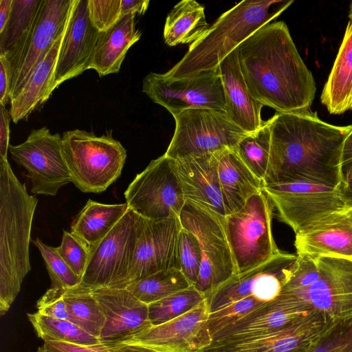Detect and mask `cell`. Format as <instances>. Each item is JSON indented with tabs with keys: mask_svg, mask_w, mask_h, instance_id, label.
Segmentation results:
<instances>
[{
	"mask_svg": "<svg viewBox=\"0 0 352 352\" xmlns=\"http://www.w3.org/2000/svg\"><path fill=\"white\" fill-rule=\"evenodd\" d=\"M293 0H244L223 13L169 71L168 77H191L219 63L256 30L271 23Z\"/></svg>",
	"mask_w": 352,
	"mask_h": 352,
	"instance_id": "obj_4",
	"label": "cell"
},
{
	"mask_svg": "<svg viewBox=\"0 0 352 352\" xmlns=\"http://www.w3.org/2000/svg\"><path fill=\"white\" fill-rule=\"evenodd\" d=\"M58 254L80 279L85 271L90 256V248L72 232L64 230Z\"/></svg>",
	"mask_w": 352,
	"mask_h": 352,
	"instance_id": "obj_40",
	"label": "cell"
},
{
	"mask_svg": "<svg viewBox=\"0 0 352 352\" xmlns=\"http://www.w3.org/2000/svg\"><path fill=\"white\" fill-rule=\"evenodd\" d=\"M11 119L10 111L6 108V106L0 104V157L7 158L10 146V122Z\"/></svg>",
	"mask_w": 352,
	"mask_h": 352,
	"instance_id": "obj_45",
	"label": "cell"
},
{
	"mask_svg": "<svg viewBox=\"0 0 352 352\" xmlns=\"http://www.w3.org/2000/svg\"><path fill=\"white\" fill-rule=\"evenodd\" d=\"M352 184V160L342 166V188Z\"/></svg>",
	"mask_w": 352,
	"mask_h": 352,
	"instance_id": "obj_51",
	"label": "cell"
},
{
	"mask_svg": "<svg viewBox=\"0 0 352 352\" xmlns=\"http://www.w3.org/2000/svg\"><path fill=\"white\" fill-rule=\"evenodd\" d=\"M217 153L172 159V162L186 201L225 217Z\"/></svg>",
	"mask_w": 352,
	"mask_h": 352,
	"instance_id": "obj_21",
	"label": "cell"
},
{
	"mask_svg": "<svg viewBox=\"0 0 352 352\" xmlns=\"http://www.w3.org/2000/svg\"><path fill=\"white\" fill-rule=\"evenodd\" d=\"M279 219L295 233L331 213L344 210L341 188L305 181L263 186Z\"/></svg>",
	"mask_w": 352,
	"mask_h": 352,
	"instance_id": "obj_12",
	"label": "cell"
},
{
	"mask_svg": "<svg viewBox=\"0 0 352 352\" xmlns=\"http://www.w3.org/2000/svg\"><path fill=\"white\" fill-rule=\"evenodd\" d=\"M100 34L89 20L87 0H74L59 50L51 94L65 81L89 69Z\"/></svg>",
	"mask_w": 352,
	"mask_h": 352,
	"instance_id": "obj_19",
	"label": "cell"
},
{
	"mask_svg": "<svg viewBox=\"0 0 352 352\" xmlns=\"http://www.w3.org/2000/svg\"><path fill=\"white\" fill-rule=\"evenodd\" d=\"M13 160L28 171L34 195L55 196L72 177L62 154V136L45 127L32 129L25 142L10 145Z\"/></svg>",
	"mask_w": 352,
	"mask_h": 352,
	"instance_id": "obj_14",
	"label": "cell"
},
{
	"mask_svg": "<svg viewBox=\"0 0 352 352\" xmlns=\"http://www.w3.org/2000/svg\"><path fill=\"white\" fill-rule=\"evenodd\" d=\"M126 203L104 204L88 199L71 225V232L89 248L101 241L128 210Z\"/></svg>",
	"mask_w": 352,
	"mask_h": 352,
	"instance_id": "obj_30",
	"label": "cell"
},
{
	"mask_svg": "<svg viewBox=\"0 0 352 352\" xmlns=\"http://www.w3.org/2000/svg\"><path fill=\"white\" fill-rule=\"evenodd\" d=\"M142 91L173 116L188 109L226 110L225 93L217 69L180 78L150 72L142 80Z\"/></svg>",
	"mask_w": 352,
	"mask_h": 352,
	"instance_id": "obj_13",
	"label": "cell"
},
{
	"mask_svg": "<svg viewBox=\"0 0 352 352\" xmlns=\"http://www.w3.org/2000/svg\"><path fill=\"white\" fill-rule=\"evenodd\" d=\"M182 228L179 217L146 220L122 288L159 271L180 270L178 239Z\"/></svg>",
	"mask_w": 352,
	"mask_h": 352,
	"instance_id": "obj_17",
	"label": "cell"
},
{
	"mask_svg": "<svg viewBox=\"0 0 352 352\" xmlns=\"http://www.w3.org/2000/svg\"><path fill=\"white\" fill-rule=\"evenodd\" d=\"M63 297L70 321L98 339L105 318L91 289L81 285L65 289Z\"/></svg>",
	"mask_w": 352,
	"mask_h": 352,
	"instance_id": "obj_32",
	"label": "cell"
},
{
	"mask_svg": "<svg viewBox=\"0 0 352 352\" xmlns=\"http://www.w3.org/2000/svg\"><path fill=\"white\" fill-rule=\"evenodd\" d=\"M237 54L245 83L257 101L280 113L309 111L314 78L285 22L259 28L237 47Z\"/></svg>",
	"mask_w": 352,
	"mask_h": 352,
	"instance_id": "obj_2",
	"label": "cell"
},
{
	"mask_svg": "<svg viewBox=\"0 0 352 352\" xmlns=\"http://www.w3.org/2000/svg\"><path fill=\"white\" fill-rule=\"evenodd\" d=\"M135 16L124 15L111 28L100 32L89 69H94L100 77L120 71L128 50L141 37Z\"/></svg>",
	"mask_w": 352,
	"mask_h": 352,
	"instance_id": "obj_27",
	"label": "cell"
},
{
	"mask_svg": "<svg viewBox=\"0 0 352 352\" xmlns=\"http://www.w3.org/2000/svg\"><path fill=\"white\" fill-rule=\"evenodd\" d=\"M225 217L190 201H186L179 214L182 226L192 232L200 245L202 260L194 286L206 298L236 274Z\"/></svg>",
	"mask_w": 352,
	"mask_h": 352,
	"instance_id": "obj_8",
	"label": "cell"
},
{
	"mask_svg": "<svg viewBox=\"0 0 352 352\" xmlns=\"http://www.w3.org/2000/svg\"><path fill=\"white\" fill-rule=\"evenodd\" d=\"M271 135L268 122L257 131L243 137L234 151L246 166L261 181L268 168Z\"/></svg>",
	"mask_w": 352,
	"mask_h": 352,
	"instance_id": "obj_35",
	"label": "cell"
},
{
	"mask_svg": "<svg viewBox=\"0 0 352 352\" xmlns=\"http://www.w3.org/2000/svg\"><path fill=\"white\" fill-rule=\"evenodd\" d=\"M320 274L310 284L281 290L272 302L293 311L318 312L336 320L352 318V260L320 256Z\"/></svg>",
	"mask_w": 352,
	"mask_h": 352,
	"instance_id": "obj_6",
	"label": "cell"
},
{
	"mask_svg": "<svg viewBox=\"0 0 352 352\" xmlns=\"http://www.w3.org/2000/svg\"><path fill=\"white\" fill-rule=\"evenodd\" d=\"M146 223V219L129 208L111 231L90 248L88 263L79 285L122 288Z\"/></svg>",
	"mask_w": 352,
	"mask_h": 352,
	"instance_id": "obj_9",
	"label": "cell"
},
{
	"mask_svg": "<svg viewBox=\"0 0 352 352\" xmlns=\"http://www.w3.org/2000/svg\"><path fill=\"white\" fill-rule=\"evenodd\" d=\"M267 122L271 145L264 185L305 181L342 188V153L351 125L328 124L310 111L277 112Z\"/></svg>",
	"mask_w": 352,
	"mask_h": 352,
	"instance_id": "obj_1",
	"label": "cell"
},
{
	"mask_svg": "<svg viewBox=\"0 0 352 352\" xmlns=\"http://www.w3.org/2000/svg\"><path fill=\"white\" fill-rule=\"evenodd\" d=\"M74 0H43L33 32L10 76V100L66 28Z\"/></svg>",
	"mask_w": 352,
	"mask_h": 352,
	"instance_id": "obj_18",
	"label": "cell"
},
{
	"mask_svg": "<svg viewBox=\"0 0 352 352\" xmlns=\"http://www.w3.org/2000/svg\"><path fill=\"white\" fill-rule=\"evenodd\" d=\"M43 0H13L11 14L0 32V56L5 59L9 79L36 23Z\"/></svg>",
	"mask_w": 352,
	"mask_h": 352,
	"instance_id": "obj_28",
	"label": "cell"
},
{
	"mask_svg": "<svg viewBox=\"0 0 352 352\" xmlns=\"http://www.w3.org/2000/svg\"><path fill=\"white\" fill-rule=\"evenodd\" d=\"M118 352H176L170 351H161L139 345H120L115 346Z\"/></svg>",
	"mask_w": 352,
	"mask_h": 352,
	"instance_id": "obj_50",
	"label": "cell"
},
{
	"mask_svg": "<svg viewBox=\"0 0 352 352\" xmlns=\"http://www.w3.org/2000/svg\"><path fill=\"white\" fill-rule=\"evenodd\" d=\"M217 71L224 89L225 112L228 118L247 133L259 129L264 124L261 119L263 105L252 96L245 83L237 48L219 63Z\"/></svg>",
	"mask_w": 352,
	"mask_h": 352,
	"instance_id": "obj_23",
	"label": "cell"
},
{
	"mask_svg": "<svg viewBox=\"0 0 352 352\" xmlns=\"http://www.w3.org/2000/svg\"><path fill=\"white\" fill-rule=\"evenodd\" d=\"M124 197L129 208L149 221L179 217L186 203L172 159L165 154L135 176Z\"/></svg>",
	"mask_w": 352,
	"mask_h": 352,
	"instance_id": "obj_11",
	"label": "cell"
},
{
	"mask_svg": "<svg viewBox=\"0 0 352 352\" xmlns=\"http://www.w3.org/2000/svg\"><path fill=\"white\" fill-rule=\"evenodd\" d=\"M204 7L195 0H183L177 3L168 14L164 40L168 46L192 44L208 30Z\"/></svg>",
	"mask_w": 352,
	"mask_h": 352,
	"instance_id": "obj_31",
	"label": "cell"
},
{
	"mask_svg": "<svg viewBox=\"0 0 352 352\" xmlns=\"http://www.w3.org/2000/svg\"><path fill=\"white\" fill-rule=\"evenodd\" d=\"M67 25L24 85L10 99L9 111L14 124L28 118L36 108L52 95L50 88Z\"/></svg>",
	"mask_w": 352,
	"mask_h": 352,
	"instance_id": "obj_26",
	"label": "cell"
},
{
	"mask_svg": "<svg viewBox=\"0 0 352 352\" xmlns=\"http://www.w3.org/2000/svg\"><path fill=\"white\" fill-rule=\"evenodd\" d=\"M206 300L187 313L165 323L151 326L114 346L139 345L176 352H201L212 337Z\"/></svg>",
	"mask_w": 352,
	"mask_h": 352,
	"instance_id": "obj_15",
	"label": "cell"
},
{
	"mask_svg": "<svg viewBox=\"0 0 352 352\" xmlns=\"http://www.w3.org/2000/svg\"><path fill=\"white\" fill-rule=\"evenodd\" d=\"M309 352H352V318L340 321Z\"/></svg>",
	"mask_w": 352,
	"mask_h": 352,
	"instance_id": "obj_42",
	"label": "cell"
},
{
	"mask_svg": "<svg viewBox=\"0 0 352 352\" xmlns=\"http://www.w3.org/2000/svg\"><path fill=\"white\" fill-rule=\"evenodd\" d=\"M352 160V125L348 132L342 148V166Z\"/></svg>",
	"mask_w": 352,
	"mask_h": 352,
	"instance_id": "obj_49",
	"label": "cell"
},
{
	"mask_svg": "<svg viewBox=\"0 0 352 352\" xmlns=\"http://www.w3.org/2000/svg\"><path fill=\"white\" fill-rule=\"evenodd\" d=\"M214 352H217V351H214Z\"/></svg>",
	"mask_w": 352,
	"mask_h": 352,
	"instance_id": "obj_54",
	"label": "cell"
},
{
	"mask_svg": "<svg viewBox=\"0 0 352 352\" xmlns=\"http://www.w3.org/2000/svg\"><path fill=\"white\" fill-rule=\"evenodd\" d=\"M150 1L148 0H121L122 16L132 14H144L146 11Z\"/></svg>",
	"mask_w": 352,
	"mask_h": 352,
	"instance_id": "obj_47",
	"label": "cell"
},
{
	"mask_svg": "<svg viewBox=\"0 0 352 352\" xmlns=\"http://www.w3.org/2000/svg\"><path fill=\"white\" fill-rule=\"evenodd\" d=\"M320 100L331 114L352 109V20L347 24Z\"/></svg>",
	"mask_w": 352,
	"mask_h": 352,
	"instance_id": "obj_29",
	"label": "cell"
},
{
	"mask_svg": "<svg viewBox=\"0 0 352 352\" xmlns=\"http://www.w3.org/2000/svg\"><path fill=\"white\" fill-rule=\"evenodd\" d=\"M90 289L104 315V324L98 338L101 343L118 345L152 326L148 305L140 301L126 288Z\"/></svg>",
	"mask_w": 352,
	"mask_h": 352,
	"instance_id": "obj_20",
	"label": "cell"
},
{
	"mask_svg": "<svg viewBox=\"0 0 352 352\" xmlns=\"http://www.w3.org/2000/svg\"><path fill=\"white\" fill-rule=\"evenodd\" d=\"M44 260L52 287L68 289L80 284L81 279L58 254L56 248L44 243L38 238L32 240Z\"/></svg>",
	"mask_w": 352,
	"mask_h": 352,
	"instance_id": "obj_37",
	"label": "cell"
},
{
	"mask_svg": "<svg viewBox=\"0 0 352 352\" xmlns=\"http://www.w3.org/2000/svg\"><path fill=\"white\" fill-rule=\"evenodd\" d=\"M340 322L315 312L264 335L201 352H309Z\"/></svg>",
	"mask_w": 352,
	"mask_h": 352,
	"instance_id": "obj_16",
	"label": "cell"
},
{
	"mask_svg": "<svg viewBox=\"0 0 352 352\" xmlns=\"http://www.w3.org/2000/svg\"><path fill=\"white\" fill-rule=\"evenodd\" d=\"M65 289L50 287L36 302L37 312L52 318L70 321L64 300Z\"/></svg>",
	"mask_w": 352,
	"mask_h": 352,
	"instance_id": "obj_43",
	"label": "cell"
},
{
	"mask_svg": "<svg viewBox=\"0 0 352 352\" xmlns=\"http://www.w3.org/2000/svg\"><path fill=\"white\" fill-rule=\"evenodd\" d=\"M191 285L180 270L170 269L135 280L125 288L140 301L148 305Z\"/></svg>",
	"mask_w": 352,
	"mask_h": 352,
	"instance_id": "obj_33",
	"label": "cell"
},
{
	"mask_svg": "<svg viewBox=\"0 0 352 352\" xmlns=\"http://www.w3.org/2000/svg\"><path fill=\"white\" fill-rule=\"evenodd\" d=\"M10 100V79L5 59L0 57V104L6 106Z\"/></svg>",
	"mask_w": 352,
	"mask_h": 352,
	"instance_id": "obj_46",
	"label": "cell"
},
{
	"mask_svg": "<svg viewBox=\"0 0 352 352\" xmlns=\"http://www.w3.org/2000/svg\"><path fill=\"white\" fill-rule=\"evenodd\" d=\"M265 303L267 302L261 301L253 295H250L214 312L210 313L208 327L211 337L221 329Z\"/></svg>",
	"mask_w": 352,
	"mask_h": 352,
	"instance_id": "obj_39",
	"label": "cell"
},
{
	"mask_svg": "<svg viewBox=\"0 0 352 352\" xmlns=\"http://www.w3.org/2000/svg\"><path fill=\"white\" fill-rule=\"evenodd\" d=\"M37 352H118L112 344L99 343L93 345H82L66 342L45 341Z\"/></svg>",
	"mask_w": 352,
	"mask_h": 352,
	"instance_id": "obj_44",
	"label": "cell"
},
{
	"mask_svg": "<svg viewBox=\"0 0 352 352\" xmlns=\"http://www.w3.org/2000/svg\"><path fill=\"white\" fill-rule=\"evenodd\" d=\"M62 154L72 182L83 192L100 193L121 175L126 151L109 132L97 136L74 129L62 135Z\"/></svg>",
	"mask_w": 352,
	"mask_h": 352,
	"instance_id": "obj_5",
	"label": "cell"
},
{
	"mask_svg": "<svg viewBox=\"0 0 352 352\" xmlns=\"http://www.w3.org/2000/svg\"><path fill=\"white\" fill-rule=\"evenodd\" d=\"M38 199L28 192L8 158L0 157V314L4 315L30 271L29 246Z\"/></svg>",
	"mask_w": 352,
	"mask_h": 352,
	"instance_id": "obj_3",
	"label": "cell"
},
{
	"mask_svg": "<svg viewBox=\"0 0 352 352\" xmlns=\"http://www.w3.org/2000/svg\"><path fill=\"white\" fill-rule=\"evenodd\" d=\"M37 336L45 341L66 342L82 345H93L100 343L93 335L74 322L45 316L38 312L28 314Z\"/></svg>",
	"mask_w": 352,
	"mask_h": 352,
	"instance_id": "obj_34",
	"label": "cell"
},
{
	"mask_svg": "<svg viewBox=\"0 0 352 352\" xmlns=\"http://www.w3.org/2000/svg\"><path fill=\"white\" fill-rule=\"evenodd\" d=\"M13 0H0V32L7 25L12 12Z\"/></svg>",
	"mask_w": 352,
	"mask_h": 352,
	"instance_id": "obj_48",
	"label": "cell"
},
{
	"mask_svg": "<svg viewBox=\"0 0 352 352\" xmlns=\"http://www.w3.org/2000/svg\"><path fill=\"white\" fill-rule=\"evenodd\" d=\"M180 270L192 285H195L201 264V251L196 236L182 228L178 239Z\"/></svg>",
	"mask_w": 352,
	"mask_h": 352,
	"instance_id": "obj_38",
	"label": "cell"
},
{
	"mask_svg": "<svg viewBox=\"0 0 352 352\" xmlns=\"http://www.w3.org/2000/svg\"><path fill=\"white\" fill-rule=\"evenodd\" d=\"M218 174L226 216L241 210L263 182L242 162L234 149L217 152Z\"/></svg>",
	"mask_w": 352,
	"mask_h": 352,
	"instance_id": "obj_25",
	"label": "cell"
},
{
	"mask_svg": "<svg viewBox=\"0 0 352 352\" xmlns=\"http://www.w3.org/2000/svg\"><path fill=\"white\" fill-rule=\"evenodd\" d=\"M349 17L350 20H352V3H351V6H350Z\"/></svg>",
	"mask_w": 352,
	"mask_h": 352,
	"instance_id": "obj_53",
	"label": "cell"
},
{
	"mask_svg": "<svg viewBox=\"0 0 352 352\" xmlns=\"http://www.w3.org/2000/svg\"><path fill=\"white\" fill-rule=\"evenodd\" d=\"M173 118L175 129L164 153L173 160L234 149L247 134L223 111L188 109Z\"/></svg>",
	"mask_w": 352,
	"mask_h": 352,
	"instance_id": "obj_10",
	"label": "cell"
},
{
	"mask_svg": "<svg viewBox=\"0 0 352 352\" xmlns=\"http://www.w3.org/2000/svg\"><path fill=\"white\" fill-rule=\"evenodd\" d=\"M91 24L100 32L113 26L122 17L121 0H87Z\"/></svg>",
	"mask_w": 352,
	"mask_h": 352,
	"instance_id": "obj_41",
	"label": "cell"
},
{
	"mask_svg": "<svg viewBox=\"0 0 352 352\" xmlns=\"http://www.w3.org/2000/svg\"><path fill=\"white\" fill-rule=\"evenodd\" d=\"M312 313L280 309L272 302H267L214 334L207 348L258 337L285 327Z\"/></svg>",
	"mask_w": 352,
	"mask_h": 352,
	"instance_id": "obj_24",
	"label": "cell"
},
{
	"mask_svg": "<svg viewBox=\"0 0 352 352\" xmlns=\"http://www.w3.org/2000/svg\"><path fill=\"white\" fill-rule=\"evenodd\" d=\"M272 204L261 190L239 211L225 217L236 274L263 264L280 252L272 234Z\"/></svg>",
	"mask_w": 352,
	"mask_h": 352,
	"instance_id": "obj_7",
	"label": "cell"
},
{
	"mask_svg": "<svg viewBox=\"0 0 352 352\" xmlns=\"http://www.w3.org/2000/svg\"><path fill=\"white\" fill-rule=\"evenodd\" d=\"M295 234L296 254L352 260V208L327 215Z\"/></svg>",
	"mask_w": 352,
	"mask_h": 352,
	"instance_id": "obj_22",
	"label": "cell"
},
{
	"mask_svg": "<svg viewBox=\"0 0 352 352\" xmlns=\"http://www.w3.org/2000/svg\"><path fill=\"white\" fill-rule=\"evenodd\" d=\"M341 190L346 208H352V184L341 188Z\"/></svg>",
	"mask_w": 352,
	"mask_h": 352,
	"instance_id": "obj_52",
	"label": "cell"
},
{
	"mask_svg": "<svg viewBox=\"0 0 352 352\" xmlns=\"http://www.w3.org/2000/svg\"><path fill=\"white\" fill-rule=\"evenodd\" d=\"M206 300L194 285L148 305V318L152 326L172 320L190 311Z\"/></svg>",
	"mask_w": 352,
	"mask_h": 352,
	"instance_id": "obj_36",
	"label": "cell"
}]
</instances>
